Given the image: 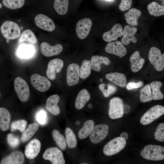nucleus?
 I'll return each instance as SVG.
<instances>
[{"label":"nucleus","instance_id":"f257e3e1","mask_svg":"<svg viewBox=\"0 0 164 164\" xmlns=\"http://www.w3.org/2000/svg\"><path fill=\"white\" fill-rule=\"evenodd\" d=\"M141 155L146 159L159 161L164 159V147L156 145L145 146L140 152Z\"/></svg>","mask_w":164,"mask_h":164},{"label":"nucleus","instance_id":"f03ea898","mask_svg":"<svg viewBox=\"0 0 164 164\" xmlns=\"http://www.w3.org/2000/svg\"><path fill=\"white\" fill-rule=\"evenodd\" d=\"M0 29L3 37L8 39L17 38L21 34V29L19 25L10 21H5L2 24Z\"/></svg>","mask_w":164,"mask_h":164},{"label":"nucleus","instance_id":"7ed1b4c3","mask_svg":"<svg viewBox=\"0 0 164 164\" xmlns=\"http://www.w3.org/2000/svg\"><path fill=\"white\" fill-rule=\"evenodd\" d=\"M126 144L125 140L121 137H116L104 145L103 152L106 155H113L122 150L125 147Z\"/></svg>","mask_w":164,"mask_h":164},{"label":"nucleus","instance_id":"20e7f679","mask_svg":"<svg viewBox=\"0 0 164 164\" xmlns=\"http://www.w3.org/2000/svg\"><path fill=\"white\" fill-rule=\"evenodd\" d=\"M14 84L15 90L19 100L23 102L27 101L30 97V91L26 81L18 77L15 79Z\"/></svg>","mask_w":164,"mask_h":164},{"label":"nucleus","instance_id":"39448f33","mask_svg":"<svg viewBox=\"0 0 164 164\" xmlns=\"http://www.w3.org/2000/svg\"><path fill=\"white\" fill-rule=\"evenodd\" d=\"M164 113V107L160 105H155L143 114L140 122L143 125H148L162 116Z\"/></svg>","mask_w":164,"mask_h":164},{"label":"nucleus","instance_id":"423d86ee","mask_svg":"<svg viewBox=\"0 0 164 164\" xmlns=\"http://www.w3.org/2000/svg\"><path fill=\"white\" fill-rule=\"evenodd\" d=\"M124 113V105L122 100L118 97L111 99L109 102L108 115L112 119L122 117Z\"/></svg>","mask_w":164,"mask_h":164},{"label":"nucleus","instance_id":"0eeeda50","mask_svg":"<svg viewBox=\"0 0 164 164\" xmlns=\"http://www.w3.org/2000/svg\"><path fill=\"white\" fill-rule=\"evenodd\" d=\"M109 130L108 126L105 124H99L94 126L89 138L91 142L94 144L101 142L107 136Z\"/></svg>","mask_w":164,"mask_h":164},{"label":"nucleus","instance_id":"6e6552de","mask_svg":"<svg viewBox=\"0 0 164 164\" xmlns=\"http://www.w3.org/2000/svg\"><path fill=\"white\" fill-rule=\"evenodd\" d=\"M43 159L50 161L53 164H64L65 160L62 151L56 147L46 149L43 155Z\"/></svg>","mask_w":164,"mask_h":164},{"label":"nucleus","instance_id":"1a4fd4ad","mask_svg":"<svg viewBox=\"0 0 164 164\" xmlns=\"http://www.w3.org/2000/svg\"><path fill=\"white\" fill-rule=\"evenodd\" d=\"M149 59L150 63L157 71H162L164 67V60L160 50L155 47L151 48L149 54Z\"/></svg>","mask_w":164,"mask_h":164},{"label":"nucleus","instance_id":"9d476101","mask_svg":"<svg viewBox=\"0 0 164 164\" xmlns=\"http://www.w3.org/2000/svg\"><path fill=\"white\" fill-rule=\"evenodd\" d=\"M30 81L34 88L41 92L48 90L51 85L50 82L47 78L36 73L31 75Z\"/></svg>","mask_w":164,"mask_h":164},{"label":"nucleus","instance_id":"9b49d317","mask_svg":"<svg viewBox=\"0 0 164 164\" xmlns=\"http://www.w3.org/2000/svg\"><path fill=\"white\" fill-rule=\"evenodd\" d=\"M92 25V22L88 18H84L79 21L76 25V32L77 36L83 39L88 36Z\"/></svg>","mask_w":164,"mask_h":164},{"label":"nucleus","instance_id":"f8f14e48","mask_svg":"<svg viewBox=\"0 0 164 164\" xmlns=\"http://www.w3.org/2000/svg\"><path fill=\"white\" fill-rule=\"evenodd\" d=\"M35 22L36 26L43 30L52 32L55 28V26L52 20L48 16L39 14L35 17Z\"/></svg>","mask_w":164,"mask_h":164},{"label":"nucleus","instance_id":"ddd939ff","mask_svg":"<svg viewBox=\"0 0 164 164\" xmlns=\"http://www.w3.org/2000/svg\"><path fill=\"white\" fill-rule=\"evenodd\" d=\"M80 67L75 63H72L68 67L67 70V81L68 85L73 86L77 84L79 81Z\"/></svg>","mask_w":164,"mask_h":164},{"label":"nucleus","instance_id":"4468645a","mask_svg":"<svg viewBox=\"0 0 164 164\" xmlns=\"http://www.w3.org/2000/svg\"><path fill=\"white\" fill-rule=\"evenodd\" d=\"M105 50L107 53L115 55L120 58L124 56L127 53L126 47L119 41L108 43L105 48Z\"/></svg>","mask_w":164,"mask_h":164},{"label":"nucleus","instance_id":"2eb2a0df","mask_svg":"<svg viewBox=\"0 0 164 164\" xmlns=\"http://www.w3.org/2000/svg\"><path fill=\"white\" fill-rule=\"evenodd\" d=\"M63 65V61L59 58H56L50 60L49 63L46 70L47 77L51 80H54L56 73H59L61 70Z\"/></svg>","mask_w":164,"mask_h":164},{"label":"nucleus","instance_id":"dca6fc26","mask_svg":"<svg viewBox=\"0 0 164 164\" xmlns=\"http://www.w3.org/2000/svg\"><path fill=\"white\" fill-rule=\"evenodd\" d=\"M41 146L39 140L35 138L31 140L25 147V154L26 157L30 159L36 157L40 152Z\"/></svg>","mask_w":164,"mask_h":164},{"label":"nucleus","instance_id":"f3484780","mask_svg":"<svg viewBox=\"0 0 164 164\" xmlns=\"http://www.w3.org/2000/svg\"><path fill=\"white\" fill-rule=\"evenodd\" d=\"M123 28L121 25L119 23L114 25L111 29L103 34V39L106 42H110L117 39L118 37L122 36Z\"/></svg>","mask_w":164,"mask_h":164},{"label":"nucleus","instance_id":"a211bd4d","mask_svg":"<svg viewBox=\"0 0 164 164\" xmlns=\"http://www.w3.org/2000/svg\"><path fill=\"white\" fill-rule=\"evenodd\" d=\"M40 49L41 52L43 56L50 57L59 54L62 51L63 47L60 44L53 46L47 42H44L41 44Z\"/></svg>","mask_w":164,"mask_h":164},{"label":"nucleus","instance_id":"6ab92c4d","mask_svg":"<svg viewBox=\"0 0 164 164\" xmlns=\"http://www.w3.org/2000/svg\"><path fill=\"white\" fill-rule=\"evenodd\" d=\"M60 99V97L58 95L54 94L49 97L46 100L45 105L46 109L54 115H57L60 112V109L58 105Z\"/></svg>","mask_w":164,"mask_h":164},{"label":"nucleus","instance_id":"aec40b11","mask_svg":"<svg viewBox=\"0 0 164 164\" xmlns=\"http://www.w3.org/2000/svg\"><path fill=\"white\" fill-rule=\"evenodd\" d=\"M137 29L135 27H130L128 25H126L123 30V37L121 42L125 45H128L131 41L133 43L137 42V39L135 36V34L137 31Z\"/></svg>","mask_w":164,"mask_h":164},{"label":"nucleus","instance_id":"412c9836","mask_svg":"<svg viewBox=\"0 0 164 164\" xmlns=\"http://www.w3.org/2000/svg\"><path fill=\"white\" fill-rule=\"evenodd\" d=\"M24 160L23 153L19 151L13 152L3 158L1 160V164H21Z\"/></svg>","mask_w":164,"mask_h":164},{"label":"nucleus","instance_id":"4be33fe9","mask_svg":"<svg viewBox=\"0 0 164 164\" xmlns=\"http://www.w3.org/2000/svg\"><path fill=\"white\" fill-rule=\"evenodd\" d=\"M129 61L131 70L134 73H136L141 69L145 62V59L141 57L139 52L137 51L132 54Z\"/></svg>","mask_w":164,"mask_h":164},{"label":"nucleus","instance_id":"5701e85b","mask_svg":"<svg viewBox=\"0 0 164 164\" xmlns=\"http://www.w3.org/2000/svg\"><path fill=\"white\" fill-rule=\"evenodd\" d=\"M106 78L109 80L122 87L125 86L127 79L123 73L118 72L111 73L107 74Z\"/></svg>","mask_w":164,"mask_h":164},{"label":"nucleus","instance_id":"b1692460","mask_svg":"<svg viewBox=\"0 0 164 164\" xmlns=\"http://www.w3.org/2000/svg\"><path fill=\"white\" fill-rule=\"evenodd\" d=\"M141 15V12L140 10L133 8L130 9L125 13L124 17L128 24L132 26H136L138 25V19Z\"/></svg>","mask_w":164,"mask_h":164},{"label":"nucleus","instance_id":"393cba45","mask_svg":"<svg viewBox=\"0 0 164 164\" xmlns=\"http://www.w3.org/2000/svg\"><path fill=\"white\" fill-rule=\"evenodd\" d=\"M91 96L87 90L84 89L78 93L75 102V107L78 110L82 109L90 100Z\"/></svg>","mask_w":164,"mask_h":164},{"label":"nucleus","instance_id":"a878e982","mask_svg":"<svg viewBox=\"0 0 164 164\" xmlns=\"http://www.w3.org/2000/svg\"><path fill=\"white\" fill-rule=\"evenodd\" d=\"M10 120L11 115L8 110L0 108V129L2 131H6L9 129Z\"/></svg>","mask_w":164,"mask_h":164},{"label":"nucleus","instance_id":"bb28decb","mask_svg":"<svg viewBox=\"0 0 164 164\" xmlns=\"http://www.w3.org/2000/svg\"><path fill=\"white\" fill-rule=\"evenodd\" d=\"M91 68L93 70L99 72L101 70L102 64L108 65L110 64L111 62L107 57L96 55L93 56L91 57Z\"/></svg>","mask_w":164,"mask_h":164},{"label":"nucleus","instance_id":"cd10ccee","mask_svg":"<svg viewBox=\"0 0 164 164\" xmlns=\"http://www.w3.org/2000/svg\"><path fill=\"white\" fill-rule=\"evenodd\" d=\"M94 125V121L92 120H89L85 122L83 127L78 133V136L80 139L86 138L89 135L92 130Z\"/></svg>","mask_w":164,"mask_h":164},{"label":"nucleus","instance_id":"c85d7f7f","mask_svg":"<svg viewBox=\"0 0 164 164\" xmlns=\"http://www.w3.org/2000/svg\"><path fill=\"white\" fill-rule=\"evenodd\" d=\"M39 125L36 123L30 124L28 128L24 130L22 135L21 140L24 142L29 140L36 133L39 128Z\"/></svg>","mask_w":164,"mask_h":164},{"label":"nucleus","instance_id":"c756f323","mask_svg":"<svg viewBox=\"0 0 164 164\" xmlns=\"http://www.w3.org/2000/svg\"><path fill=\"white\" fill-rule=\"evenodd\" d=\"M162 83L158 81L152 82L150 84L152 90V99L154 100H161L164 98V95L160 90Z\"/></svg>","mask_w":164,"mask_h":164},{"label":"nucleus","instance_id":"7c9ffc66","mask_svg":"<svg viewBox=\"0 0 164 164\" xmlns=\"http://www.w3.org/2000/svg\"><path fill=\"white\" fill-rule=\"evenodd\" d=\"M34 52V48L32 45L22 44L18 48L17 53L18 55L21 57L28 58L31 56Z\"/></svg>","mask_w":164,"mask_h":164},{"label":"nucleus","instance_id":"2f4dec72","mask_svg":"<svg viewBox=\"0 0 164 164\" xmlns=\"http://www.w3.org/2000/svg\"><path fill=\"white\" fill-rule=\"evenodd\" d=\"M149 13L154 16H159L164 14V7L158 3L153 2L147 7Z\"/></svg>","mask_w":164,"mask_h":164},{"label":"nucleus","instance_id":"473e14b6","mask_svg":"<svg viewBox=\"0 0 164 164\" xmlns=\"http://www.w3.org/2000/svg\"><path fill=\"white\" fill-rule=\"evenodd\" d=\"M66 140L68 147L70 149L75 148L77 145V141L75 135L72 130L67 127L65 130Z\"/></svg>","mask_w":164,"mask_h":164},{"label":"nucleus","instance_id":"72a5a7b5","mask_svg":"<svg viewBox=\"0 0 164 164\" xmlns=\"http://www.w3.org/2000/svg\"><path fill=\"white\" fill-rule=\"evenodd\" d=\"M68 4V0H54V7L58 14L63 15L67 12Z\"/></svg>","mask_w":164,"mask_h":164},{"label":"nucleus","instance_id":"f704fd0d","mask_svg":"<svg viewBox=\"0 0 164 164\" xmlns=\"http://www.w3.org/2000/svg\"><path fill=\"white\" fill-rule=\"evenodd\" d=\"M54 140L57 145L62 150H65L67 148V143L64 136L58 130L54 129L52 132Z\"/></svg>","mask_w":164,"mask_h":164},{"label":"nucleus","instance_id":"c9c22d12","mask_svg":"<svg viewBox=\"0 0 164 164\" xmlns=\"http://www.w3.org/2000/svg\"><path fill=\"white\" fill-rule=\"evenodd\" d=\"M91 61L86 60H84L80 69V78L85 79L88 77L91 74Z\"/></svg>","mask_w":164,"mask_h":164},{"label":"nucleus","instance_id":"e433bc0d","mask_svg":"<svg viewBox=\"0 0 164 164\" xmlns=\"http://www.w3.org/2000/svg\"><path fill=\"white\" fill-rule=\"evenodd\" d=\"M140 99V101L143 103L149 102L152 100V93L149 85H146L141 89Z\"/></svg>","mask_w":164,"mask_h":164},{"label":"nucleus","instance_id":"4c0bfd02","mask_svg":"<svg viewBox=\"0 0 164 164\" xmlns=\"http://www.w3.org/2000/svg\"><path fill=\"white\" fill-rule=\"evenodd\" d=\"M20 41H29L35 44L37 43V39L34 33L30 29L24 30L21 35Z\"/></svg>","mask_w":164,"mask_h":164},{"label":"nucleus","instance_id":"58836bf2","mask_svg":"<svg viewBox=\"0 0 164 164\" xmlns=\"http://www.w3.org/2000/svg\"><path fill=\"white\" fill-rule=\"evenodd\" d=\"M25 2V0H3L2 3L6 8L15 9L21 8Z\"/></svg>","mask_w":164,"mask_h":164},{"label":"nucleus","instance_id":"ea45409f","mask_svg":"<svg viewBox=\"0 0 164 164\" xmlns=\"http://www.w3.org/2000/svg\"><path fill=\"white\" fill-rule=\"evenodd\" d=\"M100 90L102 92L104 96L107 97L114 94L117 91L116 87L114 86L102 83L99 86Z\"/></svg>","mask_w":164,"mask_h":164},{"label":"nucleus","instance_id":"a19ab883","mask_svg":"<svg viewBox=\"0 0 164 164\" xmlns=\"http://www.w3.org/2000/svg\"><path fill=\"white\" fill-rule=\"evenodd\" d=\"M27 122L24 120H19L12 122L11 125V130L14 132L18 130L21 132L25 130L27 126Z\"/></svg>","mask_w":164,"mask_h":164},{"label":"nucleus","instance_id":"79ce46f5","mask_svg":"<svg viewBox=\"0 0 164 164\" xmlns=\"http://www.w3.org/2000/svg\"><path fill=\"white\" fill-rule=\"evenodd\" d=\"M155 139L157 141L163 142L164 141V124L160 123L154 133Z\"/></svg>","mask_w":164,"mask_h":164},{"label":"nucleus","instance_id":"37998d69","mask_svg":"<svg viewBox=\"0 0 164 164\" xmlns=\"http://www.w3.org/2000/svg\"><path fill=\"white\" fill-rule=\"evenodd\" d=\"M36 120L42 125H45L47 121V116L45 111L41 110L38 111L35 116Z\"/></svg>","mask_w":164,"mask_h":164},{"label":"nucleus","instance_id":"c03bdc74","mask_svg":"<svg viewBox=\"0 0 164 164\" xmlns=\"http://www.w3.org/2000/svg\"><path fill=\"white\" fill-rule=\"evenodd\" d=\"M7 141L8 144L12 148L16 147L19 143L18 137L12 133H9L7 135Z\"/></svg>","mask_w":164,"mask_h":164},{"label":"nucleus","instance_id":"a18cd8bd","mask_svg":"<svg viewBox=\"0 0 164 164\" xmlns=\"http://www.w3.org/2000/svg\"><path fill=\"white\" fill-rule=\"evenodd\" d=\"M121 2L119 5L120 10L124 11L131 8L132 4V0H121Z\"/></svg>","mask_w":164,"mask_h":164},{"label":"nucleus","instance_id":"49530a36","mask_svg":"<svg viewBox=\"0 0 164 164\" xmlns=\"http://www.w3.org/2000/svg\"><path fill=\"white\" fill-rule=\"evenodd\" d=\"M143 84L142 81H140L137 83L130 82L126 86V88L128 90H131L134 88H138L142 86Z\"/></svg>","mask_w":164,"mask_h":164},{"label":"nucleus","instance_id":"de8ad7c7","mask_svg":"<svg viewBox=\"0 0 164 164\" xmlns=\"http://www.w3.org/2000/svg\"><path fill=\"white\" fill-rule=\"evenodd\" d=\"M120 137L125 140H126L128 138V135L127 133L123 132L120 135Z\"/></svg>","mask_w":164,"mask_h":164},{"label":"nucleus","instance_id":"09e8293b","mask_svg":"<svg viewBox=\"0 0 164 164\" xmlns=\"http://www.w3.org/2000/svg\"><path fill=\"white\" fill-rule=\"evenodd\" d=\"M88 108H92L93 105L91 104H90L88 105Z\"/></svg>","mask_w":164,"mask_h":164},{"label":"nucleus","instance_id":"8fccbe9b","mask_svg":"<svg viewBox=\"0 0 164 164\" xmlns=\"http://www.w3.org/2000/svg\"><path fill=\"white\" fill-rule=\"evenodd\" d=\"M76 124L77 125H79L80 124V122L79 121H77L76 122Z\"/></svg>","mask_w":164,"mask_h":164},{"label":"nucleus","instance_id":"3c124183","mask_svg":"<svg viewBox=\"0 0 164 164\" xmlns=\"http://www.w3.org/2000/svg\"><path fill=\"white\" fill-rule=\"evenodd\" d=\"M2 7V4L0 3V9H1Z\"/></svg>","mask_w":164,"mask_h":164},{"label":"nucleus","instance_id":"603ef678","mask_svg":"<svg viewBox=\"0 0 164 164\" xmlns=\"http://www.w3.org/2000/svg\"><path fill=\"white\" fill-rule=\"evenodd\" d=\"M103 79H101L100 80V81L101 82H102L103 81Z\"/></svg>","mask_w":164,"mask_h":164},{"label":"nucleus","instance_id":"864d4df0","mask_svg":"<svg viewBox=\"0 0 164 164\" xmlns=\"http://www.w3.org/2000/svg\"><path fill=\"white\" fill-rule=\"evenodd\" d=\"M105 0L106 1H114V0Z\"/></svg>","mask_w":164,"mask_h":164},{"label":"nucleus","instance_id":"5fc2aeb1","mask_svg":"<svg viewBox=\"0 0 164 164\" xmlns=\"http://www.w3.org/2000/svg\"><path fill=\"white\" fill-rule=\"evenodd\" d=\"M1 97V93H0V98Z\"/></svg>","mask_w":164,"mask_h":164},{"label":"nucleus","instance_id":"6e6d98bb","mask_svg":"<svg viewBox=\"0 0 164 164\" xmlns=\"http://www.w3.org/2000/svg\"><path fill=\"white\" fill-rule=\"evenodd\" d=\"M163 0V1L164 0Z\"/></svg>","mask_w":164,"mask_h":164}]
</instances>
